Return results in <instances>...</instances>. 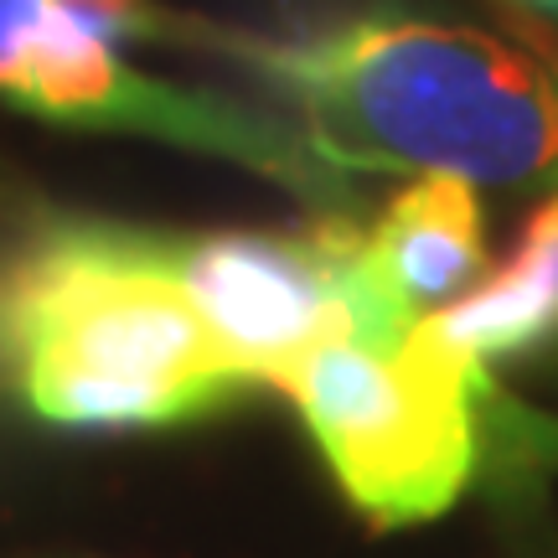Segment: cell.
<instances>
[{
	"mask_svg": "<svg viewBox=\"0 0 558 558\" xmlns=\"http://www.w3.org/2000/svg\"><path fill=\"white\" fill-rule=\"evenodd\" d=\"M192 41L275 83L295 104L300 140L331 171L558 181V58L533 41L388 16L295 41L192 26Z\"/></svg>",
	"mask_w": 558,
	"mask_h": 558,
	"instance_id": "cell-1",
	"label": "cell"
},
{
	"mask_svg": "<svg viewBox=\"0 0 558 558\" xmlns=\"http://www.w3.org/2000/svg\"><path fill=\"white\" fill-rule=\"evenodd\" d=\"M254 378L181 290L171 233L41 218L0 243V393L73 429L213 414Z\"/></svg>",
	"mask_w": 558,
	"mask_h": 558,
	"instance_id": "cell-2",
	"label": "cell"
},
{
	"mask_svg": "<svg viewBox=\"0 0 558 558\" xmlns=\"http://www.w3.org/2000/svg\"><path fill=\"white\" fill-rule=\"evenodd\" d=\"M269 388L295 403L347 501L378 527L439 518L476 476L486 367L424 316L403 337L341 331L279 367Z\"/></svg>",
	"mask_w": 558,
	"mask_h": 558,
	"instance_id": "cell-3",
	"label": "cell"
},
{
	"mask_svg": "<svg viewBox=\"0 0 558 558\" xmlns=\"http://www.w3.org/2000/svg\"><path fill=\"white\" fill-rule=\"evenodd\" d=\"M0 99L47 124L145 135L218 156L326 213L357 202L341 171H331L300 130H284L239 99L140 73L62 0H0Z\"/></svg>",
	"mask_w": 558,
	"mask_h": 558,
	"instance_id": "cell-4",
	"label": "cell"
},
{
	"mask_svg": "<svg viewBox=\"0 0 558 558\" xmlns=\"http://www.w3.org/2000/svg\"><path fill=\"white\" fill-rule=\"evenodd\" d=\"M367 259L418 316L465 295L486 275V222L476 186L460 177H414L367 228Z\"/></svg>",
	"mask_w": 558,
	"mask_h": 558,
	"instance_id": "cell-5",
	"label": "cell"
},
{
	"mask_svg": "<svg viewBox=\"0 0 558 558\" xmlns=\"http://www.w3.org/2000/svg\"><path fill=\"white\" fill-rule=\"evenodd\" d=\"M429 331L476 367L518 357L558 331V192L522 222L518 248L450 305L429 311Z\"/></svg>",
	"mask_w": 558,
	"mask_h": 558,
	"instance_id": "cell-6",
	"label": "cell"
},
{
	"mask_svg": "<svg viewBox=\"0 0 558 558\" xmlns=\"http://www.w3.org/2000/svg\"><path fill=\"white\" fill-rule=\"evenodd\" d=\"M73 16L104 37L109 47H124V41H156L171 32V16L156 11L150 0H62Z\"/></svg>",
	"mask_w": 558,
	"mask_h": 558,
	"instance_id": "cell-7",
	"label": "cell"
},
{
	"mask_svg": "<svg viewBox=\"0 0 558 558\" xmlns=\"http://www.w3.org/2000/svg\"><path fill=\"white\" fill-rule=\"evenodd\" d=\"M533 5H554V11H558V0H533Z\"/></svg>",
	"mask_w": 558,
	"mask_h": 558,
	"instance_id": "cell-8",
	"label": "cell"
}]
</instances>
